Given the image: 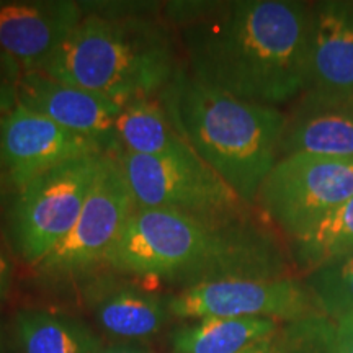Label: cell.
<instances>
[{"mask_svg": "<svg viewBox=\"0 0 353 353\" xmlns=\"http://www.w3.org/2000/svg\"><path fill=\"white\" fill-rule=\"evenodd\" d=\"M103 263L121 275L190 286L254 278H294L288 241L257 210L205 221L167 210L136 208Z\"/></svg>", "mask_w": 353, "mask_h": 353, "instance_id": "2", "label": "cell"}, {"mask_svg": "<svg viewBox=\"0 0 353 353\" xmlns=\"http://www.w3.org/2000/svg\"><path fill=\"white\" fill-rule=\"evenodd\" d=\"M134 210L125 172L108 154L72 231L34 270L46 278H63L83 275L103 263Z\"/></svg>", "mask_w": 353, "mask_h": 353, "instance_id": "8", "label": "cell"}, {"mask_svg": "<svg viewBox=\"0 0 353 353\" xmlns=\"http://www.w3.org/2000/svg\"><path fill=\"white\" fill-rule=\"evenodd\" d=\"M19 103L65 130L97 141L112 156L121 151L117 121L123 105L108 97L56 81L41 70H25L19 87Z\"/></svg>", "mask_w": 353, "mask_h": 353, "instance_id": "11", "label": "cell"}, {"mask_svg": "<svg viewBox=\"0 0 353 353\" xmlns=\"http://www.w3.org/2000/svg\"><path fill=\"white\" fill-rule=\"evenodd\" d=\"M170 316L179 319L268 317L293 322L319 312L298 278L254 280L229 278L180 290L167 298Z\"/></svg>", "mask_w": 353, "mask_h": 353, "instance_id": "9", "label": "cell"}, {"mask_svg": "<svg viewBox=\"0 0 353 353\" xmlns=\"http://www.w3.org/2000/svg\"><path fill=\"white\" fill-rule=\"evenodd\" d=\"M298 273L311 272L325 260L353 252V196L322 219L303 239L288 242Z\"/></svg>", "mask_w": 353, "mask_h": 353, "instance_id": "19", "label": "cell"}, {"mask_svg": "<svg viewBox=\"0 0 353 353\" xmlns=\"http://www.w3.org/2000/svg\"><path fill=\"white\" fill-rule=\"evenodd\" d=\"M0 353H20L15 339H13L12 329L7 327L2 317H0Z\"/></svg>", "mask_w": 353, "mask_h": 353, "instance_id": "25", "label": "cell"}, {"mask_svg": "<svg viewBox=\"0 0 353 353\" xmlns=\"http://www.w3.org/2000/svg\"><path fill=\"white\" fill-rule=\"evenodd\" d=\"M136 208L167 210L205 221H231L255 213L188 143L164 156L120 151Z\"/></svg>", "mask_w": 353, "mask_h": 353, "instance_id": "6", "label": "cell"}, {"mask_svg": "<svg viewBox=\"0 0 353 353\" xmlns=\"http://www.w3.org/2000/svg\"><path fill=\"white\" fill-rule=\"evenodd\" d=\"M99 353H152L148 347L139 345L134 342H121L113 343V345L101 348Z\"/></svg>", "mask_w": 353, "mask_h": 353, "instance_id": "26", "label": "cell"}, {"mask_svg": "<svg viewBox=\"0 0 353 353\" xmlns=\"http://www.w3.org/2000/svg\"><path fill=\"white\" fill-rule=\"evenodd\" d=\"M293 154L353 159V95H299L280 143V159Z\"/></svg>", "mask_w": 353, "mask_h": 353, "instance_id": "14", "label": "cell"}, {"mask_svg": "<svg viewBox=\"0 0 353 353\" xmlns=\"http://www.w3.org/2000/svg\"><path fill=\"white\" fill-rule=\"evenodd\" d=\"M303 94L353 95V2L325 0L309 7Z\"/></svg>", "mask_w": 353, "mask_h": 353, "instance_id": "13", "label": "cell"}, {"mask_svg": "<svg viewBox=\"0 0 353 353\" xmlns=\"http://www.w3.org/2000/svg\"><path fill=\"white\" fill-rule=\"evenodd\" d=\"M180 68L167 21L83 15L41 72L123 105L161 95Z\"/></svg>", "mask_w": 353, "mask_h": 353, "instance_id": "4", "label": "cell"}, {"mask_svg": "<svg viewBox=\"0 0 353 353\" xmlns=\"http://www.w3.org/2000/svg\"><path fill=\"white\" fill-rule=\"evenodd\" d=\"M94 154L108 152L97 141L17 103L0 117V193L8 198L52 167Z\"/></svg>", "mask_w": 353, "mask_h": 353, "instance_id": "10", "label": "cell"}, {"mask_svg": "<svg viewBox=\"0 0 353 353\" xmlns=\"http://www.w3.org/2000/svg\"><path fill=\"white\" fill-rule=\"evenodd\" d=\"M353 196V159L293 154L281 157L255 206L288 242L303 239Z\"/></svg>", "mask_w": 353, "mask_h": 353, "instance_id": "7", "label": "cell"}, {"mask_svg": "<svg viewBox=\"0 0 353 353\" xmlns=\"http://www.w3.org/2000/svg\"><path fill=\"white\" fill-rule=\"evenodd\" d=\"M12 334L20 353H99L101 341L85 322L46 309H19Z\"/></svg>", "mask_w": 353, "mask_h": 353, "instance_id": "16", "label": "cell"}, {"mask_svg": "<svg viewBox=\"0 0 353 353\" xmlns=\"http://www.w3.org/2000/svg\"><path fill=\"white\" fill-rule=\"evenodd\" d=\"M276 335L273 339H268V341H263L257 343V345L250 347L249 350L242 353H280V348H278V342H276Z\"/></svg>", "mask_w": 353, "mask_h": 353, "instance_id": "27", "label": "cell"}, {"mask_svg": "<svg viewBox=\"0 0 353 353\" xmlns=\"http://www.w3.org/2000/svg\"><path fill=\"white\" fill-rule=\"evenodd\" d=\"M13 276H15V268H13L12 255L8 250L0 244V306L7 303L10 298L13 288Z\"/></svg>", "mask_w": 353, "mask_h": 353, "instance_id": "23", "label": "cell"}, {"mask_svg": "<svg viewBox=\"0 0 353 353\" xmlns=\"http://www.w3.org/2000/svg\"><path fill=\"white\" fill-rule=\"evenodd\" d=\"M303 285L329 321L353 316V252L325 260L304 275Z\"/></svg>", "mask_w": 353, "mask_h": 353, "instance_id": "20", "label": "cell"}, {"mask_svg": "<svg viewBox=\"0 0 353 353\" xmlns=\"http://www.w3.org/2000/svg\"><path fill=\"white\" fill-rule=\"evenodd\" d=\"M309 3L213 2L180 28L187 70L203 85L280 108L306 87Z\"/></svg>", "mask_w": 353, "mask_h": 353, "instance_id": "1", "label": "cell"}, {"mask_svg": "<svg viewBox=\"0 0 353 353\" xmlns=\"http://www.w3.org/2000/svg\"><path fill=\"white\" fill-rule=\"evenodd\" d=\"M280 324L268 317L195 321L172 332L174 353H242L257 343L273 339Z\"/></svg>", "mask_w": 353, "mask_h": 353, "instance_id": "17", "label": "cell"}, {"mask_svg": "<svg viewBox=\"0 0 353 353\" xmlns=\"http://www.w3.org/2000/svg\"><path fill=\"white\" fill-rule=\"evenodd\" d=\"M335 353H353V316L335 322Z\"/></svg>", "mask_w": 353, "mask_h": 353, "instance_id": "24", "label": "cell"}, {"mask_svg": "<svg viewBox=\"0 0 353 353\" xmlns=\"http://www.w3.org/2000/svg\"><path fill=\"white\" fill-rule=\"evenodd\" d=\"M83 19L72 0H0V48L21 70H41Z\"/></svg>", "mask_w": 353, "mask_h": 353, "instance_id": "12", "label": "cell"}, {"mask_svg": "<svg viewBox=\"0 0 353 353\" xmlns=\"http://www.w3.org/2000/svg\"><path fill=\"white\" fill-rule=\"evenodd\" d=\"M159 99L190 148L247 205L255 206L260 187L280 161L283 110L203 85L185 65Z\"/></svg>", "mask_w": 353, "mask_h": 353, "instance_id": "3", "label": "cell"}, {"mask_svg": "<svg viewBox=\"0 0 353 353\" xmlns=\"http://www.w3.org/2000/svg\"><path fill=\"white\" fill-rule=\"evenodd\" d=\"M85 301L99 327L125 341L152 337L170 317L167 298L113 276L92 281L85 290Z\"/></svg>", "mask_w": 353, "mask_h": 353, "instance_id": "15", "label": "cell"}, {"mask_svg": "<svg viewBox=\"0 0 353 353\" xmlns=\"http://www.w3.org/2000/svg\"><path fill=\"white\" fill-rule=\"evenodd\" d=\"M121 151L139 156H164L187 144L157 97L123 103L117 121Z\"/></svg>", "mask_w": 353, "mask_h": 353, "instance_id": "18", "label": "cell"}, {"mask_svg": "<svg viewBox=\"0 0 353 353\" xmlns=\"http://www.w3.org/2000/svg\"><path fill=\"white\" fill-rule=\"evenodd\" d=\"M20 64L0 48V114H6L19 103V87L21 81Z\"/></svg>", "mask_w": 353, "mask_h": 353, "instance_id": "22", "label": "cell"}, {"mask_svg": "<svg viewBox=\"0 0 353 353\" xmlns=\"http://www.w3.org/2000/svg\"><path fill=\"white\" fill-rule=\"evenodd\" d=\"M335 325L321 312L288 322L276 335L280 353H335Z\"/></svg>", "mask_w": 353, "mask_h": 353, "instance_id": "21", "label": "cell"}, {"mask_svg": "<svg viewBox=\"0 0 353 353\" xmlns=\"http://www.w3.org/2000/svg\"><path fill=\"white\" fill-rule=\"evenodd\" d=\"M107 156L94 154L52 167L7 198L3 236L17 259L38 267L68 237Z\"/></svg>", "mask_w": 353, "mask_h": 353, "instance_id": "5", "label": "cell"}]
</instances>
